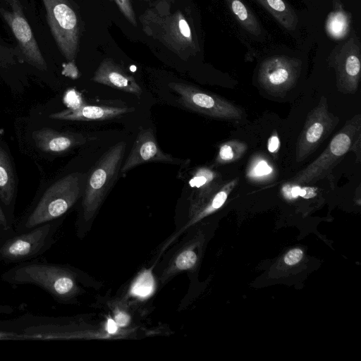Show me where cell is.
I'll return each mask as SVG.
<instances>
[{"instance_id":"cell-9","label":"cell","mask_w":361,"mask_h":361,"mask_svg":"<svg viewBox=\"0 0 361 361\" xmlns=\"http://www.w3.org/2000/svg\"><path fill=\"white\" fill-rule=\"evenodd\" d=\"M147 162L180 164L183 161L164 152L159 147L153 130L142 129L138 133L132 149L121 168L122 173H126L135 166Z\"/></svg>"},{"instance_id":"cell-23","label":"cell","mask_w":361,"mask_h":361,"mask_svg":"<svg viewBox=\"0 0 361 361\" xmlns=\"http://www.w3.org/2000/svg\"><path fill=\"white\" fill-rule=\"evenodd\" d=\"M126 18L136 26V18L132 4L130 0H114Z\"/></svg>"},{"instance_id":"cell-32","label":"cell","mask_w":361,"mask_h":361,"mask_svg":"<svg viewBox=\"0 0 361 361\" xmlns=\"http://www.w3.org/2000/svg\"><path fill=\"white\" fill-rule=\"evenodd\" d=\"M279 139L276 135H273L270 137L268 142V149L271 153L277 152L279 147Z\"/></svg>"},{"instance_id":"cell-33","label":"cell","mask_w":361,"mask_h":361,"mask_svg":"<svg viewBox=\"0 0 361 361\" xmlns=\"http://www.w3.org/2000/svg\"><path fill=\"white\" fill-rule=\"evenodd\" d=\"M269 5L276 11H283L285 10V4L282 0H267Z\"/></svg>"},{"instance_id":"cell-37","label":"cell","mask_w":361,"mask_h":361,"mask_svg":"<svg viewBox=\"0 0 361 361\" xmlns=\"http://www.w3.org/2000/svg\"><path fill=\"white\" fill-rule=\"evenodd\" d=\"M142 1H149V0H142Z\"/></svg>"},{"instance_id":"cell-8","label":"cell","mask_w":361,"mask_h":361,"mask_svg":"<svg viewBox=\"0 0 361 361\" xmlns=\"http://www.w3.org/2000/svg\"><path fill=\"white\" fill-rule=\"evenodd\" d=\"M339 118L328 109L327 99L322 97L308 114L296 144L295 160L301 162L311 155L331 133Z\"/></svg>"},{"instance_id":"cell-6","label":"cell","mask_w":361,"mask_h":361,"mask_svg":"<svg viewBox=\"0 0 361 361\" xmlns=\"http://www.w3.org/2000/svg\"><path fill=\"white\" fill-rule=\"evenodd\" d=\"M169 87L178 96V102L193 111L216 118L238 121L243 117L240 108L213 94L183 82H171Z\"/></svg>"},{"instance_id":"cell-14","label":"cell","mask_w":361,"mask_h":361,"mask_svg":"<svg viewBox=\"0 0 361 361\" xmlns=\"http://www.w3.org/2000/svg\"><path fill=\"white\" fill-rule=\"evenodd\" d=\"M16 189V176L11 157L0 144V202L13 226Z\"/></svg>"},{"instance_id":"cell-36","label":"cell","mask_w":361,"mask_h":361,"mask_svg":"<svg viewBox=\"0 0 361 361\" xmlns=\"http://www.w3.org/2000/svg\"><path fill=\"white\" fill-rule=\"evenodd\" d=\"M8 238L10 237L0 228V245Z\"/></svg>"},{"instance_id":"cell-30","label":"cell","mask_w":361,"mask_h":361,"mask_svg":"<svg viewBox=\"0 0 361 361\" xmlns=\"http://www.w3.org/2000/svg\"><path fill=\"white\" fill-rule=\"evenodd\" d=\"M3 340H23V337L16 331L0 329V341Z\"/></svg>"},{"instance_id":"cell-28","label":"cell","mask_w":361,"mask_h":361,"mask_svg":"<svg viewBox=\"0 0 361 361\" xmlns=\"http://www.w3.org/2000/svg\"><path fill=\"white\" fill-rule=\"evenodd\" d=\"M303 255L302 251L299 248H295L290 250L284 257L286 264L293 265L298 263Z\"/></svg>"},{"instance_id":"cell-2","label":"cell","mask_w":361,"mask_h":361,"mask_svg":"<svg viewBox=\"0 0 361 361\" xmlns=\"http://www.w3.org/2000/svg\"><path fill=\"white\" fill-rule=\"evenodd\" d=\"M11 285H35L59 302L71 300L78 292L73 272L68 268L35 259L16 264L1 275Z\"/></svg>"},{"instance_id":"cell-17","label":"cell","mask_w":361,"mask_h":361,"mask_svg":"<svg viewBox=\"0 0 361 361\" xmlns=\"http://www.w3.org/2000/svg\"><path fill=\"white\" fill-rule=\"evenodd\" d=\"M293 78L288 68L280 63L268 66L261 77L263 87L269 94H282L291 86Z\"/></svg>"},{"instance_id":"cell-20","label":"cell","mask_w":361,"mask_h":361,"mask_svg":"<svg viewBox=\"0 0 361 361\" xmlns=\"http://www.w3.org/2000/svg\"><path fill=\"white\" fill-rule=\"evenodd\" d=\"M247 149V145L238 140H231L222 144L219 149L216 163L226 164L239 159Z\"/></svg>"},{"instance_id":"cell-11","label":"cell","mask_w":361,"mask_h":361,"mask_svg":"<svg viewBox=\"0 0 361 361\" xmlns=\"http://www.w3.org/2000/svg\"><path fill=\"white\" fill-rule=\"evenodd\" d=\"M92 80L137 97L142 94V89L134 77L111 59L102 61L94 72Z\"/></svg>"},{"instance_id":"cell-26","label":"cell","mask_w":361,"mask_h":361,"mask_svg":"<svg viewBox=\"0 0 361 361\" xmlns=\"http://www.w3.org/2000/svg\"><path fill=\"white\" fill-rule=\"evenodd\" d=\"M0 228L9 237L16 234L14 226L8 220L7 215L0 202Z\"/></svg>"},{"instance_id":"cell-24","label":"cell","mask_w":361,"mask_h":361,"mask_svg":"<svg viewBox=\"0 0 361 361\" xmlns=\"http://www.w3.org/2000/svg\"><path fill=\"white\" fill-rule=\"evenodd\" d=\"M63 102L68 109L79 107L82 103L80 94L75 90H69L64 95Z\"/></svg>"},{"instance_id":"cell-18","label":"cell","mask_w":361,"mask_h":361,"mask_svg":"<svg viewBox=\"0 0 361 361\" xmlns=\"http://www.w3.org/2000/svg\"><path fill=\"white\" fill-rule=\"evenodd\" d=\"M162 38L167 44L186 47L192 40L190 27L180 12H176L169 20L168 25H163Z\"/></svg>"},{"instance_id":"cell-35","label":"cell","mask_w":361,"mask_h":361,"mask_svg":"<svg viewBox=\"0 0 361 361\" xmlns=\"http://www.w3.org/2000/svg\"><path fill=\"white\" fill-rule=\"evenodd\" d=\"M13 309L10 306L0 305V314L10 313Z\"/></svg>"},{"instance_id":"cell-4","label":"cell","mask_w":361,"mask_h":361,"mask_svg":"<svg viewBox=\"0 0 361 361\" xmlns=\"http://www.w3.org/2000/svg\"><path fill=\"white\" fill-rule=\"evenodd\" d=\"M360 129L361 116L358 114L346 122L318 158L288 183L301 185L322 179L350 150L352 145L360 138Z\"/></svg>"},{"instance_id":"cell-21","label":"cell","mask_w":361,"mask_h":361,"mask_svg":"<svg viewBox=\"0 0 361 361\" xmlns=\"http://www.w3.org/2000/svg\"><path fill=\"white\" fill-rule=\"evenodd\" d=\"M154 290V280L150 270L142 271L133 283L130 293L140 298L149 296Z\"/></svg>"},{"instance_id":"cell-12","label":"cell","mask_w":361,"mask_h":361,"mask_svg":"<svg viewBox=\"0 0 361 361\" xmlns=\"http://www.w3.org/2000/svg\"><path fill=\"white\" fill-rule=\"evenodd\" d=\"M134 108L82 104L79 107L68 109L51 114L52 119L71 121H104L121 116L133 111Z\"/></svg>"},{"instance_id":"cell-34","label":"cell","mask_w":361,"mask_h":361,"mask_svg":"<svg viewBox=\"0 0 361 361\" xmlns=\"http://www.w3.org/2000/svg\"><path fill=\"white\" fill-rule=\"evenodd\" d=\"M118 325L116 322L112 319H109L106 323V330L109 334H114L116 332Z\"/></svg>"},{"instance_id":"cell-25","label":"cell","mask_w":361,"mask_h":361,"mask_svg":"<svg viewBox=\"0 0 361 361\" xmlns=\"http://www.w3.org/2000/svg\"><path fill=\"white\" fill-rule=\"evenodd\" d=\"M272 172L271 167L263 159L258 161L251 169L250 173L252 176L259 177L268 175Z\"/></svg>"},{"instance_id":"cell-15","label":"cell","mask_w":361,"mask_h":361,"mask_svg":"<svg viewBox=\"0 0 361 361\" xmlns=\"http://www.w3.org/2000/svg\"><path fill=\"white\" fill-rule=\"evenodd\" d=\"M218 174L209 168L202 166L191 173L188 184L192 189L190 209L197 206L220 185Z\"/></svg>"},{"instance_id":"cell-5","label":"cell","mask_w":361,"mask_h":361,"mask_svg":"<svg viewBox=\"0 0 361 361\" xmlns=\"http://www.w3.org/2000/svg\"><path fill=\"white\" fill-rule=\"evenodd\" d=\"M59 226L56 220L16 233L0 245V261L16 264L37 259L54 243Z\"/></svg>"},{"instance_id":"cell-27","label":"cell","mask_w":361,"mask_h":361,"mask_svg":"<svg viewBox=\"0 0 361 361\" xmlns=\"http://www.w3.org/2000/svg\"><path fill=\"white\" fill-rule=\"evenodd\" d=\"M345 20L341 14H337L331 18L329 23V29L334 35L342 32L345 28Z\"/></svg>"},{"instance_id":"cell-19","label":"cell","mask_w":361,"mask_h":361,"mask_svg":"<svg viewBox=\"0 0 361 361\" xmlns=\"http://www.w3.org/2000/svg\"><path fill=\"white\" fill-rule=\"evenodd\" d=\"M197 256L191 247L184 249L176 257L163 275V281L174 274L192 269L197 263Z\"/></svg>"},{"instance_id":"cell-10","label":"cell","mask_w":361,"mask_h":361,"mask_svg":"<svg viewBox=\"0 0 361 361\" xmlns=\"http://www.w3.org/2000/svg\"><path fill=\"white\" fill-rule=\"evenodd\" d=\"M2 13L12 29L27 61L38 68L46 69L45 61L37 46L31 28L22 15L19 7L15 6L13 12L3 11Z\"/></svg>"},{"instance_id":"cell-3","label":"cell","mask_w":361,"mask_h":361,"mask_svg":"<svg viewBox=\"0 0 361 361\" xmlns=\"http://www.w3.org/2000/svg\"><path fill=\"white\" fill-rule=\"evenodd\" d=\"M119 142L107 149L93 168L85 184L82 201L83 216L89 221L116 182L126 149Z\"/></svg>"},{"instance_id":"cell-7","label":"cell","mask_w":361,"mask_h":361,"mask_svg":"<svg viewBox=\"0 0 361 361\" xmlns=\"http://www.w3.org/2000/svg\"><path fill=\"white\" fill-rule=\"evenodd\" d=\"M51 33L61 53L73 61L78 46V22L66 0H42Z\"/></svg>"},{"instance_id":"cell-22","label":"cell","mask_w":361,"mask_h":361,"mask_svg":"<svg viewBox=\"0 0 361 361\" xmlns=\"http://www.w3.org/2000/svg\"><path fill=\"white\" fill-rule=\"evenodd\" d=\"M283 195L288 200H292L298 196L305 199L312 198L317 195V188L313 187H301L300 185H295L287 183L283 188Z\"/></svg>"},{"instance_id":"cell-16","label":"cell","mask_w":361,"mask_h":361,"mask_svg":"<svg viewBox=\"0 0 361 361\" xmlns=\"http://www.w3.org/2000/svg\"><path fill=\"white\" fill-rule=\"evenodd\" d=\"M238 178H235L224 185H221L214 192L209 195L201 204L190 209L193 215L190 221L185 225L183 230L197 221L219 209L226 202L228 195L237 185Z\"/></svg>"},{"instance_id":"cell-1","label":"cell","mask_w":361,"mask_h":361,"mask_svg":"<svg viewBox=\"0 0 361 361\" xmlns=\"http://www.w3.org/2000/svg\"><path fill=\"white\" fill-rule=\"evenodd\" d=\"M85 178L84 173L74 172L49 186L14 226L16 233L59 220L80 197Z\"/></svg>"},{"instance_id":"cell-29","label":"cell","mask_w":361,"mask_h":361,"mask_svg":"<svg viewBox=\"0 0 361 361\" xmlns=\"http://www.w3.org/2000/svg\"><path fill=\"white\" fill-rule=\"evenodd\" d=\"M232 8L235 15L241 20H244L247 18V12L245 6L238 0H235L232 3Z\"/></svg>"},{"instance_id":"cell-13","label":"cell","mask_w":361,"mask_h":361,"mask_svg":"<svg viewBox=\"0 0 361 361\" xmlns=\"http://www.w3.org/2000/svg\"><path fill=\"white\" fill-rule=\"evenodd\" d=\"M35 145L41 151L60 154L85 142V137L79 134L61 133L44 128L33 133Z\"/></svg>"},{"instance_id":"cell-31","label":"cell","mask_w":361,"mask_h":361,"mask_svg":"<svg viewBox=\"0 0 361 361\" xmlns=\"http://www.w3.org/2000/svg\"><path fill=\"white\" fill-rule=\"evenodd\" d=\"M116 324L118 326L124 327L129 324L130 317L123 311H117L114 317Z\"/></svg>"}]
</instances>
